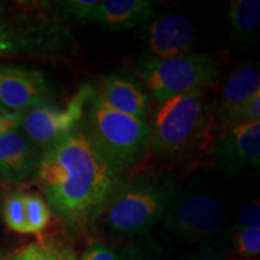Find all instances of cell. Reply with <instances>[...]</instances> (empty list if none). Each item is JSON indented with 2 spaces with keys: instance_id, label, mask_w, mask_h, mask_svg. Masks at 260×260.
Segmentation results:
<instances>
[{
  "instance_id": "1",
  "label": "cell",
  "mask_w": 260,
  "mask_h": 260,
  "mask_svg": "<svg viewBox=\"0 0 260 260\" xmlns=\"http://www.w3.org/2000/svg\"><path fill=\"white\" fill-rule=\"evenodd\" d=\"M119 176L82 126L45 149L37 172L51 209L70 224L95 218L119 187Z\"/></svg>"
},
{
  "instance_id": "2",
  "label": "cell",
  "mask_w": 260,
  "mask_h": 260,
  "mask_svg": "<svg viewBox=\"0 0 260 260\" xmlns=\"http://www.w3.org/2000/svg\"><path fill=\"white\" fill-rule=\"evenodd\" d=\"M177 193L168 175H139L119 184L111 195L105 205L104 225L117 236H144L162 219Z\"/></svg>"
},
{
  "instance_id": "3",
  "label": "cell",
  "mask_w": 260,
  "mask_h": 260,
  "mask_svg": "<svg viewBox=\"0 0 260 260\" xmlns=\"http://www.w3.org/2000/svg\"><path fill=\"white\" fill-rule=\"evenodd\" d=\"M83 119L87 134L118 170L132 167L148 149L149 124L111 109L94 90Z\"/></svg>"
},
{
  "instance_id": "4",
  "label": "cell",
  "mask_w": 260,
  "mask_h": 260,
  "mask_svg": "<svg viewBox=\"0 0 260 260\" xmlns=\"http://www.w3.org/2000/svg\"><path fill=\"white\" fill-rule=\"evenodd\" d=\"M140 76L155 102L180 94L207 89L219 77V68L206 53H189L171 58L142 57Z\"/></svg>"
},
{
  "instance_id": "5",
  "label": "cell",
  "mask_w": 260,
  "mask_h": 260,
  "mask_svg": "<svg viewBox=\"0 0 260 260\" xmlns=\"http://www.w3.org/2000/svg\"><path fill=\"white\" fill-rule=\"evenodd\" d=\"M205 90L197 89L159 103L149 125L148 149L158 155H175L193 144L206 117Z\"/></svg>"
},
{
  "instance_id": "6",
  "label": "cell",
  "mask_w": 260,
  "mask_h": 260,
  "mask_svg": "<svg viewBox=\"0 0 260 260\" xmlns=\"http://www.w3.org/2000/svg\"><path fill=\"white\" fill-rule=\"evenodd\" d=\"M164 226L180 239L203 243L214 240L226 222L219 198L207 191H184L172 200L162 217Z\"/></svg>"
},
{
  "instance_id": "7",
  "label": "cell",
  "mask_w": 260,
  "mask_h": 260,
  "mask_svg": "<svg viewBox=\"0 0 260 260\" xmlns=\"http://www.w3.org/2000/svg\"><path fill=\"white\" fill-rule=\"evenodd\" d=\"M94 90L92 86L84 84L67 105L44 104L24 112L22 132L38 147L48 148L58 144L82 126L87 103Z\"/></svg>"
},
{
  "instance_id": "8",
  "label": "cell",
  "mask_w": 260,
  "mask_h": 260,
  "mask_svg": "<svg viewBox=\"0 0 260 260\" xmlns=\"http://www.w3.org/2000/svg\"><path fill=\"white\" fill-rule=\"evenodd\" d=\"M213 161L228 175L260 164V121L239 124L220 132L211 149Z\"/></svg>"
},
{
  "instance_id": "9",
  "label": "cell",
  "mask_w": 260,
  "mask_h": 260,
  "mask_svg": "<svg viewBox=\"0 0 260 260\" xmlns=\"http://www.w3.org/2000/svg\"><path fill=\"white\" fill-rule=\"evenodd\" d=\"M52 87L40 70L23 65H0V104L15 112H27L48 102Z\"/></svg>"
},
{
  "instance_id": "10",
  "label": "cell",
  "mask_w": 260,
  "mask_h": 260,
  "mask_svg": "<svg viewBox=\"0 0 260 260\" xmlns=\"http://www.w3.org/2000/svg\"><path fill=\"white\" fill-rule=\"evenodd\" d=\"M145 57L171 58L189 54L195 47L190 19L180 12H171L146 23L142 31Z\"/></svg>"
},
{
  "instance_id": "11",
  "label": "cell",
  "mask_w": 260,
  "mask_h": 260,
  "mask_svg": "<svg viewBox=\"0 0 260 260\" xmlns=\"http://www.w3.org/2000/svg\"><path fill=\"white\" fill-rule=\"evenodd\" d=\"M41 155L21 128L11 130L0 138V177L12 183L37 177Z\"/></svg>"
},
{
  "instance_id": "12",
  "label": "cell",
  "mask_w": 260,
  "mask_h": 260,
  "mask_svg": "<svg viewBox=\"0 0 260 260\" xmlns=\"http://www.w3.org/2000/svg\"><path fill=\"white\" fill-rule=\"evenodd\" d=\"M96 93L116 111L140 121H148V96L134 77L125 74L107 75L103 77Z\"/></svg>"
},
{
  "instance_id": "13",
  "label": "cell",
  "mask_w": 260,
  "mask_h": 260,
  "mask_svg": "<svg viewBox=\"0 0 260 260\" xmlns=\"http://www.w3.org/2000/svg\"><path fill=\"white\" fill-rule=\"evenodd\" d=\"M260 93V70L256 61H247L236 68L224 83L222 98L217 110V122L220 132L237 110Z\"/></svg>"
},
{
  "instance_id": "14",
  "label": "cell",
  "mask_w": 260,
  "mask_h": 260,
  "mask_svg": "<svg viewBox=\"0 0 260 260\" xmlns=\"http://www.w3.org/2000/svg\"><path fill=\"white\" fill-rule=\"evenodd\" d=\"M154 11V3L148 0H99L93 22L111 30H124L148 22Z\"/></svg>"
},
{
  "instance_id": "15",
  "label": "cell",
  "mask_w": 260,
  "mask_h": 260,
  "mask_svg": "<svg viewBox=\"0 0 260 260\" xmlns=\"http://www.w3.org/2000/svg\"><path fill=\"white\" fill-rule=\"evenodd\" d=\"M226 10L234 41L253 40L260 27L259 0H232L228 3Z\"/></svg>"
},
{
  "instance_id": "16",
  "label": "cell",
  "mask_w": 260,
  "mask_h": 260,
  "mask_svg": "<svg viewBox=\"0 0 260 260\" xmlns=\"http://www.w3.org/2000/svg\"><path fill=\"white\" fill-rule=\"evenodd\" d=\"M39 44L40 40L28 25L0 16V57L25 54Z\"/></svg>"
},
{
  "instance_id": "17",
  "label": "cell",
  "mask_w": 260,
  "mask_h": 260,
  "mask_svg": "<svg viewBox=\"0 0 260 260\" xmlns=\"http://www.w3.org/2000/svg\"><path fill=\"white\" fill-rule=\"evenodd\" d=\"M4 260H79L71 247L51 242L31 243Z\"/></svg>"
},
{
  "instance_id": "18",
  "label": "cell",
  "mask_w": 260,
  "mask_h": 260,
  "mask_svg": "<svg viewBox=\"0 0 260 260\" xmlns=\"http://www.w3.org/2000/svg\"><path fill=\"white\" fill-rule=\"evenodd\" d=\"M27 234H39L47 226L51 218L48 205L39 194H24Z\"/></svg>"
},
{
  "instance_id": "19",
  "label": "cell",
  "mask_w": 260,
  "mask_h": 260,
  "mask_svg": "<svg viewBox=\"0 0 260 260\" xmlns=\"http://www.w3.org/2000/svg\"><path fill=\"white\" fill-rule=\"evenodd\" d=\"M233 251L240 258L254 259L260 253V229L234 226L230 232Z\"/></svg>"
},
{
  "instance_id": "20",
  "label": "cell",
  "mask_w": 260,
  "mask_h": 260,
  "mask_svg": "<svg viewBox=\"0 0 260 260\" xmlns=\"http://www.w3.org/2000/svg\"><path fill=\"white\" fill-rule=\"evenodd\" d=\"M3 216L10 229L21 234H27L23 193H12L6 198L3 206Z\"/></svg>"
},
{
  "instance_id": "21",
  "label": "cell",
  "mask_w": 260,
  "mask_h": 260,
  "mask_svg": "<svg viewBox=\"0 0 260 260\" xmlns=\"http://www.w3.org/2000/svg\"><path fill=\"white\" fill-rule=\"evenodd\" d=\"M121 260H168L159 246L149 240H139L119 252Z\"/></svg>"
},
{
  "instance_id": "22",
  "label": "cell",
  "mask_w": 260,
  "mask_h": 260,
  "mask_svg": "<svg viewBox=\"0 0 260 260\" xmlns=\"http://www.w3.org/2000/svg\"><path fill=\"white\" fill-rule=\"evenodd\" d=\"M255 121H260V93L255 94L241 109H239L234 113V116L226 123L224 130L232 128V126L246 124V123H252Z\"/></svg>"
},
{
  "instance_id": "23",
  "label": "cell",
  "mask_w": 260,
  "mask_h": 260,
  "mask_svg": "<svg viewBox=\"0 0 260 260\" xmlns=\"http://www.w3.org/2000/svg\"><path fill=\"white\" fill-rule=\"evenodd\" d=\"M99 0H68L64 2L63 9L79 22H93L94 12Z\"/></svg>"
},
{
  "instance_id": "24",
  "label": "cell",
  "mask_w": 260,
  "mask_h": 260,
  "mask_svg": "<svg viewBox=\"0 0 260 260\" xmlns=\"http://www.w3.org/2000/svg\"><path fill=\"white\" fill-rule=\"evenodd\" d=\"M236 226L260 229V205L258 200H252L240 207Z\"/></svg>"
},
{
  "instance_id": "25",
  "label": "cell",
  "mask_w": 260,
  "mask_h": 260,
  "mask_svg": "<svg viewBox=\"0 0 260 260\" xmlns=\"http://www.w3.org/2000/svg\"><path fill=\"white\" fill-rule=\"evenodd\" d=\"M79 260H121V255L104 242L94 241L84 249Z\"/></svg>"
},
{
  "instance_id": "26",
  "label": "cell",
  "mask_w": 260,
  "mask_h": 260,
  "mask_svg": "<svg viewBox=\"0 0 260 260\" xmlns=\"http://www.w3.org/2000/svg\"><path fill=\"white\" fill-rule=\"evenodd\" d=\"M24 113L15 111H4L0 113V138L11 130L21 128Z\"/></svg>"
},
{
  "instance_id": "27",
  "label": "cell",
  "mask_w": 260,
  "mask_h": 260,
  "mask_svg": "<svg viewBox=\"0 0 260 260\" xmlns=\"http://www.w3.org/2000/svg\"><path fill=\"white\" fill-rule=\"evenodd\" d=\"M187 260H228L222 253L214 248H205L203 251L195 253Z\"/></svg>"
},
{
  "instance_id": "28",
  "label": "cell",
  "mask_w": 260,
  "mask_h": 260,
  "mask_svg": "<svg viewBox=\"0 0 260 260\" xmlns=\"http://www.w3.org/2000/svg\"><path fill=\"white\" fill-rule=\"evenodd\" d=\"M5 258H6V256H5V252H4V249L0 248V260H4Z\"/></svg>"
},
{
  "instance_id": "29",
  "label": "cell",
  "mask_w": 260,
  "mask_h": 260,
  "mask_svg": "<svg viewBox=\"0 0 260 260\" xmlns=\"http://www.w3.org/2000/svg\"><path fill=\"white\" fill-rule=\"evenodd\" d=\"M5 111V110L4 109H3V107H2V105H0V113H2V112H4Z\"/></svg>"
}]
</instances>
